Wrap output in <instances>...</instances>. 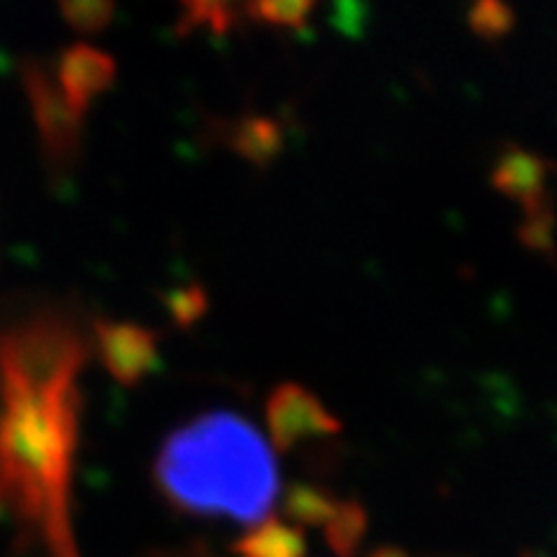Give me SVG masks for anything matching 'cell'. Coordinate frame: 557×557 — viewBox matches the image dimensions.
Returning <instances> with one entry per match:
<instances>
[{"mask_svg":"<svg viewBox=\"0 0 557 557\" xmlns=\"http://www.w3.org/2000/svg\"><path fill=\"white\" fill-rule=\"evenodd\" d=\"M372 557H410V555L406 553V549H400V547L385 545V547L374 549V553H372Z\"/></svg>","mask_w":557,"mask_h":557,"instance_id":"cell-10","label":"cell"},{"mask_svg":"<svg viewBox=\"0 0 557 557\" xmlns=\"http://www.w3.org/2000/svg\"><path fill=\"white\" fill-rule=\"evenodd\" d=\"M240 557H305L308 540L302 529L282 519H263L235 545Z\"/></svg>","mask_w":557,"mask_h":557,"instance_id":"cell-3","label":"cell"},{"mask_svg":"<svg viewBox=\"0 0 557 557\" xmlns=\"http://www.w3.org/2000/svg\"><path fill=\"white\" fill-rule=\"evenodd\" d=\"M248 16H256L259 21L274 26H299L308 21L312 13L310 3H256L246 9Z\"/></svg>","mask_w":557,"mask_h":557,"instance_id":"cell-7","label":"cell"},{"mask_svg":"<svg viewBox=\"0 0 557 557\" xmlns=\"http://www.w3.org/2000/svg\"><path fill=\"white\" fill-rule=\"evenodd\" d=\"M323 532L333 553L338 557H351L367 534V511L357 500H338L323 524Z\"/></svg>","mask_w":557,"mask_h":557,"instance_id":"cell-5","label":"cell"},{"mask_svg":"<svg viewBox=\"0 0 557 557\" xmlns=\"http://www.w3.org/2000/svg\"><path fill=\"white\" fill-rule=\"evenodd\" d=\"M267 418L271 442L276 449H295L310 438L333 436L341 431V423L320 403L318 395L295 382L278 385L271 393Z\"/></svg>","mask_w":557,"mask_h":557,"instance_id":"cell-2","label":"cell"},{"mask_svg":"<svg viewBox=\"0 0 557 557\" xmlns=\"http://www.w3.org/2000/svg\"><path fill=\"white\" fill-rule=\"evenodd\" d=\"M472 29H475L480 37L493 39L506 34L513 26V13L500 3H483L470 13Z\"/></svg>","mask_w":557,"mask_h":557,"instance_id":"cell-8","label":"cell"},{"mask_svg":"<svg viewBox=\"0 0 557 557\" xmlns=\"http://www.w3.org/2000/svg\"><path fill=\"white\" fill-rule=\"evenodd\" d=\"M338 500H333L325 493L315 491L310 485H295L289 491L287 498V511L292 521H299V524H310V527H323L329 517L336 508Z\"/></svg>","mask_w":557,"mask_h":557,"instance_id":"cell-6","label":"cell"},{"mask_svg":"<svg viewBox=\"0 0 557 557\" xmlns=\"http://www.w3.org/2000/svg\"><path fill=\"white\" fill-rule=\"evenodd\" d=\"M271 127L269 122H253L248 124V127L240 129V137H238V148L246 152L248 158H256V148L263 150V156L269 152V145H278V139H271Z\"/></svg>","mask_w":557,"mask_h":557,"instance_id":"cell-9","label":"cell"},{"mask_svg":"<svg viewBox=\"0 0 557 557\" xmlns=\"http://www.w3.org/2000/svg\"><path fill=\"white\" fill-rule=\"evenodd\" d=\"M496 186L511 199H540L542 186H545V165H540V160L529 152H508L496 169Z\"/></svg>","mask_w":557,"mask_h":557,"instance_id":"cell-4","label":"cell"},{"mask_svg":"<svg viewBox=\"0 0 557 557\" xmlns=\"http://www.w3.org/2000/svg\"><path fill=\"white\" fill-rule=\"evenodd\" d=\"M160 491L181 511L259 524L278 496L274 449L238 413L197 416L173 431L156 462Z\"/></svg>","mask_w":557,"mask_h":557,"instance_id":"cell-1","label":"cell"}]
</instances>
